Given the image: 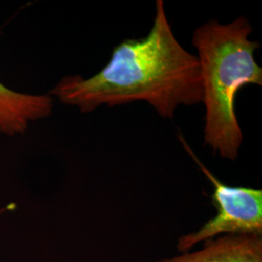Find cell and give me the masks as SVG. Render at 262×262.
I'll return each instance as SVG.
<instances>
[{"label":"cell","instance_id":"2","mask_svg":"<svg viewBox=\"0 0 262 262\" xmlns=\"http://www.w3.org/2000/svg\"><path fill=\"white\" fill-rule=\"evenodd\" d=\"M252 31L250 21L240 17L227 25L210 20L192 36L205 106L204 144L229 160L238 158L243 142L235 111L237 94L247 84H262V68L254 58L260 45L249 39Z\"/></svg>","mask_w":262,"mask_h":262},{"label":"cell","instance_id":"4","mask_svg":"<svg viewBox=\"0 0 262 262\" xmlns=\"http://www.w3.org/2000/svg\"><path fill=\"white\" fill-rule=\"evenodd\" d=\"M157 262H262V235H221L198 252Z\"/></svg>","mask_w":262,"mask_h":262},{"label":"cell","instance_id":"5","mask_svg":"<svg viewBox=\"0 0 262 262\" xmlns=\"http://www.w3.org/2000/svg\"><path fill=\"white\" fill-rule=\"evenodd\" d=\"M53 105L50 95L18 93L0 83V134L15 136L26 132L30 122L50 116Z\"/></svg>","mask_w":262,"mask_h":262},{"label":"cell","instance_id":"1","mask_svg":"<svg viewBox=\"0 0 262 262\" xmlns=\"http://www.w3.org/2000/svg\"><path fill=\"white\" fill-rule=\"evenodd\" d=\"M50 94L82 113L93 112L102 105L146 101L159 116L172 119L180 105L202 102V84L197 56L180 44L164 4L158 0L146 37L122 41L98 73L88 79L66 76Z\"/></svg>","mask_w":262,"mask_h":262},{"label":"cell","instance_id":"3","mask_svg":"<svg viewBox=\"0 0 262 262\" xmlns=\"http://www.w3.org/2000/svg\"><path fill=\"white\" fill-rule=\"evenodd\" d=\"M179 139L214 186L212 202L216 209L215 216L209 220L197 232L179 238V251H188L195 244L215 238L217 235H262L261 189L225 185L200 161L182 135H179Z\"/></svg>","mask_w":262,"mask_h":262}]
</instances>
